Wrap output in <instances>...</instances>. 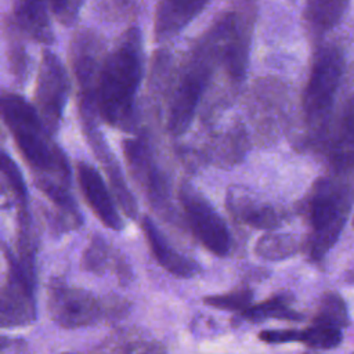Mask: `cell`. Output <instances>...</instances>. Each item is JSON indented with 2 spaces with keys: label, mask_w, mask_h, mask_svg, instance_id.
<instances>
[{
  "label": "cell",
  "mask_w": 354,
  "mask_h": 354,
  "mask_svg": "<svg viewBox=\"0 0 354 354\" xmlns=\"http://www.w3.org/2000/svg\"><path fill=\"white\" fill-rule=\"evenodd\" d=\"M253 292L249 288H239L224 295H210L203 297L206 306L224 311H243L252 303Z\"/></svg>",
  "instance_id": "obj_28"
},
{
  "label": "cell",
  "mask_w": 354,
  "mask_h": 354,
  "mask_svg": "<svg viewBox=\"0 0 354 354\" xmlns=\"http://www.w3.org/2000/svg\"><path fill=\"white\" fill-rule=\"evenodd\" d=\"M82 267L94 275H104L112 271L120 283H127L131 279V268L126 257L115 250L101 235H94L90 239L83 252Z\"/></svg>",
  "instance_id": "obj_17"
},
{
  "label": "cell",
  "mask_w": 354,
  "mask_h": 354,
  "mask_svg": "<svg viewBox=\"0 0 354 354\" xmlns=\"http://www.w3.org/2000/svg\"><path fill=\"white\" fill-rule=\"evenodd\" d=\"M141 230L149 250L158 264L177 278H192L199 274V264L191 257L181 254L158 228L155 221L149 216L141 217Z\"/></svg>",
  "instance_id": "obj_14"
},
{
  "label": "cell",
  "mask_w": 354,
  "mask_h": 354,
  "mask_svg": "<svg viewBox=\"0 0 354 354\" xmlns=\"http://www.w3.org/2000/svg\"><path fill=\"white\" fill-rule=\"evenodd\" d=\"M8 55H10V62L14 69L15 76L22 77L25 75V65H26V57H25V50L18 40V37L8 39Z\"/></svg>",
  "instance_id": "obj_31"
},
{
  "label": "cell",
  "mask_w": 354,
  "mask_h": 354,
  "mask_svg": "<svg viewBox=\"0 0 354 354\" xmlns=\"http://www.w3.org/2000/svg\"><path fill=\"white\" fill-rule=\"evenodd\" d=\"M47 0H14L17 26L41 43L53 41Z\"/></svg>",
  "instance_id": "obj_19"
},
{
  "label": "cell",
  "mask_w": 354,
  "mask_h": 354,
  "mask_svg": "<svg viewBox=\"0 0 354 354\" xmlns=\"http://www.w3.org/2000/svg\"><path fill=\"white\" fill-rule=\"evenodd\" d=\"M35 184L53 203L55 210L53 221L61 232L77 228L83 223L80 210L69 192L68 184L48 177H35Z\"/></svg>",
  "instance_id": "obj_18"
},
{
  "label": "cell",
  "mask_w": 354,
  "mask_h": 354,
  "mask_svg": "<svg viewBox=\"0 0 354 354\" xmlns=\"http://www.w3.org/2000/svg\"><path fill=\"white\" fill-rule=\"evenodd\" d=\"M0 174L6 180L8 189L15 196L19 207H28V189L24 176L14 159L0 148Z\"/></svg>",
  "instance_id": "obj_27"
},
{
  "label": "cell",
  "mask_w": 354,
  "mask_h": 354,
  "mask_svg": "<svg viewBox=\"0 0 354 354\" xmlns=\"http://www.w3.org/2000/svg\"><path fill=\"white\" fill-rule=\"evenodd\" d=\"M76 173L84 201L97 218L105 227L113 231H120L123 228V220L118 210L119 205L102 176L91 165L84 162L77 163Z\"/></svg>",
  "instance_id": "obj_13"
},
{
  "label": "cell",
  "mask_w": 354,
  "mask_h": 354,
  "mask_svg": "<svg viewBox=\"0 0 354 354\" xmlns=\"http://www.w3.org/2000/svg\"><path fill=\"white\" fill-rule=\"evenodd\" d=\"M350 0H308L306 17L315 33L333 29L344 17Z\"/></svg>",
  "instance_id": "obj_22"
},
{
  "label": "cell",
  "mask_w": 354,
  "mask_h": 354,
  "mask_svg": "<svg viewBox=\"0 0 354 354\" xmlns=\"http://www.w3.org/2000/svg\"><path fill=\"white\" fill-rule=\"evenodd\" d=\"M123 152L127 160L130 174L138 184L147 201L155 210L170 213V189L169 183L159 165L153 159L148 145L137 138L123 142Z\"/></svg>",
  "instance_id": "obj_10"
},
{
  "label": "cell",
  "mask_w": 354,
  "mask_h": 354,
  "mask_svg": "<svg viewBox=\"0 0 354 354\" xmlns=\"http://www.w3.org/2000/svg\"><path fill=\"white\" fill-rule=\"evenodd\" d=\"M343 340L342 329L325 324H313L303 330L301 343L315 350H329L337 347Z\"/></svg>",
  "instance_id": "obj_26"
},
{
  "label": "cell",
  "mask_w": 354,
  "mask_h": 354,
  "mask_svg": "<svg viewBox=\"0 0 354 354\" xmlns=\"http://www.w3.org/2000/svg\"><path fill=\"white\" fill-rule=\"evenodd\" d=\"M343 55L337 47L321 48L313 61L303 91L301 105L310 124H319L328 116L343 77Z\"/></svg>",
  "instance_id": "obj_6"
},
{
  "label": "cell",
  "mask_w": 354,
  "mask_h": 354,
  "mask_svg": "<svg viewBox=\"0 0 354 354\" xmlns=\"http://www.w3.org/2000/svg\"><path fill=\"white\" fill-rule=\"evenodd\" d=\"M14 342L12 340H10V339H7V337H3V336H0V354L1 353H4L11 344H12Z\"/></svg>",
  "instance_id": "obj_34"
},
{
  "label": "cell",
  "mask_w": 354,
  "mask_h": 354,
  "mask_svg": "<svg viewBox=\"0 0 354 354\" xmlns=\"http://www.w3.org/2000/svg\"><path fill=\"white\" fill-rule=\"evenodd\" d=\"M313 324H325L339 329L347 328L350 324L348 311L344 300L336 292H326L318 304Z\"/></svg>",
  "instance_id": "obj_25"
},
{
  "label": "cell",
  "mask_w": 354,
  "mask_h": 354,
  "mask_svg": "<svg viewBox=\"0 0 354 354\" xmlns=\"http://www.w3.org/2000/svg\"><path fill=\"white\" fill-rule=\"evenodd\" d=\"M0 118L36 177H48L69 185L71 167L68 159L62 149L53 142L51 134L35 105L15 93L1 91Z\"/></svg>",
  "instance_id": "obj_2"
},
{
  "label": "cell",
  "mask_w": 354,
  "mask_h": 354,
  "mask_svg": "<svg viewBox=\"0 0 354 354\" xmlns=\"http://www.w3.org/2000/svg\"><path fill=\"white\" fill-rule=\"evenodd\" d=\"M7 277L0 288V328L26 326L36 319V272L24 267L15 253L3 246Z\"/></svg>",
  "instance_id": "obj_7"
},
{
  "label": "cell",
  "mask_w": 354,
  "mask_h": 354,
  "mask_svg": "<svg viewBox=\"0 0 354 354\" xmlns=\"http://www.w3.org/2000/svg\"><path fill=\"white\" fill-rule=\"evenodd\" d=\"M83 1L84 0H68V18H66V24H69L71 21L75 19V17L77 15Z\"/></svg>",
  "instance_id": "obj_33"
},
{
  "label": "cell",
  "mask_w": 354,
  "mask_h": 354,
  "mask_svg": "<svg viewBox=\"0 0 354 354\" xmlns=\"http://www.w3.org/2000/svg\"><path fill=\"white\" fill-rule=\"evenodd\" d=\"M178 199L184 217L195 238L213 254L224 257L231 249V234L213 205L192 185L180 188Z\"/></svg>",
  "instance_id": "obj_8"
},
{
  "label": "cell",
  "mask_w": 354,
  "mask_h": 354,
  "mask_svg": "<svg viewBox=\"0 0 354 354\" xmlns=\"http://www.w3.org/2000/svg\"><path fill=\"white\" fill-rule=\"evenodd\" d=\"M127 301L116 296L100 297L64 281H51L48 285L47 310L61 328H86L101 321L118 319L127 313Z\"/></svg>",
  "instance_id": "obj_4"
},
{
  "label": "cell",
  "mask_w": 354,
  "mask_h": 354,
  "mask_svg": "<svg viewBox=\"0 0 354 354\" xmlns=\"http://www.w3.org/2000/svg\"><path fill=\"white\" fill-rule=\"evenodd\" d=\"M68 93L69 76L65 66L54 53L44 50L36 79L35 108L50 134L58 130Z\"/></svg>",
  "instance_id": "obj_9"
},
{
  "label": "cell",
  "mask_w": 354,
  "mask_h": 354,
  "mask_svg": "<svg viewBox=\"0 0 354 354\" xmlns=\"http://www.w3.org/2000/svg\"><path fill=\"white\" fill-rule=\"evenodd\" d=\"M142 76V53L137 29H130L104 58L97 84V112L115 129L131 131L134 102Z\"/></svg>",
  "instance_id": "obj_1"
},
{
  "label": "cell",
  "mask_w": 354,
  "mask_h": 354,
  "mask_svg": "<svg viewBox=\"0 0 354 354\" xmlns=\"http://www.w3.org/2000/svg\"><path fill=\"white\" fill-rule=\"evenodd\" d=\"M304 354H317V353H304Z\"/></svg>",
  "instance_id": "obj_36"
},
{
  "label": "cell",
  "mask_w": 354,
  "mask_h": 354,
  "mask_svg": "<svg viewBox=\"0 0 354 354\" xmlns=\"http://www.w3.org/2000/svg\"><path fill=\"white\" fill-rule=\"evenodd\" d=\"M335 156L339 165L354 160V97L347 101L340 118Z\"/></svg>",
  "instance_id": "obj_24"
},
{
  "label": "cell",
  "mask_w": 354,
  "mask_h": 354,
  "mask_svg": "<svg viewBox=\"0 0 354 354\" xmlns=\"http://www.w3.org/2000/svg\"><path fill=\"white\" fill-rule=\"evenodd\" d=\"M228 212L241 223L253 228L271 230L279 224L277 210L257 201L246 188L234 185L230 187L225 196Z\"/></svg>",
  "instance_id": "obj_16"
},
{
  "label": "cell",
  "mask_w": 354,
  "mask_h": 354,
  "mask_svg": "<svg viewBox=\"0 0 354 354\" xmlns=\"http://www.w3.org/2000/svg\"><path fill=\"white\" fill-rule=\"evenodd\" d=\"M101 43L88 32H80L72 43L71 61L80 91V108L97 111V84L104 62V59L101 61Z\"/></svg>",
  "instance_id": "obj_12"
},
{
  "label": "cell",
  "mask_w": 354,
  "mask_h": 354,
  "mask_svg": "<svg viewBox=\"0 0 354 354\" xmlns=\"http://www.w3.org/2000/svg\"><path fill=\"white\" fill-rule=\"evenodd\" d=\"M8 189V185H7V183H6V180L3 178V176L0 174V196L1 195H4V192Z\"/></svg>",
  "instance_id": "obj_35"
},
{
  "label": "cell",
  "mask_w": 354,
  "mask_h": 354,
  "mask_svg": "<svg viewBox=\"0 0 354 354\" xmlns=\"http://www.w3.org/2000/svg\"><path fill=\"white\" fill-rule=\"evenodd\" d=\"M62 354H72V353H62Z\"/></svg>",
  "instance_id": "obj_37"
},
{
  "label": "cell",
  "mask_w": 354,
  "mask_h": 354,
  "mask_svg": "<svg viewBox=\"0 0 354 354\" xmlns=\"http://www.w3.org/2000/svg\"><path fill=\"white\" fill-rule=\"evenodd\" d=\"M97 11L108 19H119L129 15L131 10L130 0H97Z\"/></svg>",
  "instance_id": "obj_29"
},
{
  "label": "cell",
  "mask_w": 354,
  "mask_h": 354,
  "mask_svg": "<svg viewBox=\"0 0 354 354\" xmlns=\"http://www.w3.org/2000/svg\"><path fill=\"white\" fill-rule=\"evenodd\" d=\"M346 188L330 178H319L314 183L308 198V218L311 235L308 254L311 259H322L339 239L350 209Z\"/></svg>",
  "instance_id": "obj_5"
},
{
  "label": "cell",
  "mask_w": 354,
  "mask_h": 354,
  "mask_svg": "<svg viewBox=\"0 0 354 354\" xmlns=\"http://www.w3.org/2000/svg\"><path fill=\"white\" fill-rule=\"evenodd\" d=\"M209 0H159L155 12L153 35L156 41L177 36L207 4Z\"/></svg>",
  "instance_id": "obj_15"
},
{
  "label": "cell",
  "mask_w": 354,
  "mask_h": 354,
  "mask_svg": "<svg viewBox=\"0 0 354 354\" xmlns=\"http://www.w3.org/2000/svg\"><path fill=\"white\" fill-rule=\"evenodd\" d=\"M50 11L64 24L68 18V0H47Z\"/></svg>",
  "instance_id": "obj_32"
},
{
  "label": "cell",
  "mask_w": 354,
  "mask_h": 354,
  "mask_svg": "<svg viewBox=\"0 0 354 354\" xmlns=\"http://www.w3.org/2000/svg\"><path fill=\"white\" fill-rule=\"evenodd\" d=\"M91 354H167V350L159 340L126 333L104 342Z\"/></svg>",
  "instance_id": "obj_20"
},
{
  "label": "cell",
  "mask_w": 354,
  "mask_h": 354,
  "mask_svg": "<svg viewBox=\"0 0 354 354\" xmlns=\"http://www.w3.org/2000/svg\"><path fill=\"white\" fill-rule=\"evenodd\" d=\"M353 354H354V353H353Z\"/></svg>",
  "instance_id": "obj_38"
},
{
  "label": "cell",
  "mask_w": 354,
  "mask_h": 354,
  "mask_svg": "<svg viewBox=\"0 0 354 354\" xmlns=\"http://www.w3.org/2000/svg\"><path fill=\"white\" fill-rule=\"evenodd\" d=\"M303 330L299 329H266L259 333V339L268 344H282L300 342Z\"/></svg>",
  "instance_id": "obj_30"
},
{
  "label": "cell",
  "mask_w": 354,
  "mask_h": 354,
  "mask_svg": "<svg viewBox=\"0 0 354 354\" xmlns=\"http://www.w3.org/2000/svg\"><path fill=\"white\" fill-rule=\"evenodd\" d=\"M292 296L289 293H278L259 304L249 306L241 313L242 319L259 324L270 318L285 321H301L303 315L290 307Z\"/></svg>",
  "instance_id": "obj_21"
},
{
  "label": "cell",
  "mask_w": 354,
  "mask_h": 354,
  "mask_svg": "<svg viewBox=\"0 0 354 354\" xmlns=\"http://www.w3.org/2000/svg\"><path fill=\"white\" fill-rule=\"evenodd\" d=\"M299 250L300 239L286 232H267L261 235L254 245V253L260 259L271 261L292 257Z\"/></svg>",
  "instance_id": "obj_23"
},
{
  "label": "cell",
  "mask_w": 354,
  "mask_h": 354,
  "mask_svg": "<svg viewBox=\"0 0 354 354\" xmlns=\"http://www.w3.org/2000/svg\"><path fill=\"white\" fill-rule=\"evenodd\" d=\"M230 15L218 21L189 57L178 84L171 95L167 112V129L173 136L184 134L196 112L198 104L210 79L213 62L223 54Z\"/></svg>",
  "instance_id": "obj_3"
},
{
  "label": "cell",
  "mask_w": 354,
  "mask_h": 354,
  "mask_svg": "<svg viewBox=\"0 0 354 354\" xmlns=\"http://www.w3.org/2000/svg\"><path fill=\"white\" fill-rule=\"evenodd\" d=\"M80 118H82V127H83L86 140H87L93 153L95 155V158L101 163L102 169L105 170V174L109 181V187L112 189V194H113L119 207L127 217L136 218V216H137L136 198L127 185L123 170H122L116 156L113 155L106 140L104 138V134L98 129L97 113L80 111Z\"/></svg>",
  "instance_id": "obj_11"
}]
</instances>
